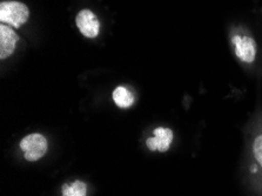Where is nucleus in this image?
<instances>
[{
  "label": "nucleus",
  "mask_w": 262,
  "mask_h": 196,
  "mask_svg": "<svg viewBox=\"0 0 262 196\" xmlns=\"http://www.w3.org/2000/svg\"><path fill=\"white\" fill-rule=\"evenodd\" d=\"M30 11L25 4L19 2H4L0 5V20L14 27H20L27 21Z\"/></svg>",
  "instance_id": "1"
},
{
  "label": "nucleus",
  "mask_w": 262,
  "mask_h": 196,
  "mask_svg": "<svg viewBox=\"0 0 262 196\" xmlns=\"http://www.w3.org/2000/svg\"><path fill=\"white\" fill-rule=\"evenodd\" d=\"M20 148L27 161H38L47 151V140L40 134H30L20 142Z\"/></svg>",
  "instance_id": "2"
},
{
  "label": "nucleus",
  "mask_w": 262,
  "mask_h": 196,
  "mask_svg": "<svg viewBox=\"0 0 262 196\" xmlns=\"http://www.w3.org/2000/svg\"><path fill=\"white\" fill-rule=\"evenodd\" d=\"M77 26L82 35L91 39L98 37L99 30H100V23L93 12L90 10H82L79 12L77 15Z\"/></svg>",
  "instance_id": "3"
},
{
  "label": "nucleus",
  "mask_w": 262,
  "mask_h": 196,
  "mask_svg": "<svg viewBox=\"0 0 262 196\" xmlns=\"http://www.w3.org/2000/svg\"><path fill=\"white\" fill-rule=\"evenodd\" d=\"M235 46V54L237 58L245 62H253L256 55V43L252 38L235 35L233 38Z\"/></svg>",
  "instance_id": "4"
},
{
  "label": "nucleus",
  "mask_w": 262,
  "mask_h": 196,
  "mask_svg": "<svg viewBox=\"0 0 262 196\" xmlns=\"http://www.w3.org/2000/svg\"><path fill=\"white\" fill-rule=\"evenodd\" d=\"M173 141V132L169 128L159 127L154 129V137L147 140V147L150 150H159L161 153L168 150L170 143Z\"/></svg>",
  "instance_id": "5"
},
{
  "label": "nucleus",
  "mask_w": 262,
  "mask_h": 196,
  "mask_svg": "<svg viewBox=\"0 0 262 196\" xmlns=\"http://www.w3.org/2000/svg\"><path fill=\"white\" fill-rule=\"evenodd\" d=\"M18 39V35L10 26H0V58L6 59L13 53Z\"/></svg>",
  "instance_id": "6"
},
{
  "label": "nucleus",
  "mask_w": 262,
  "mask_h": 196,
  "mask_svg": "<svg viewBox=\"0 0 262 196\" xmlns=\"http://www.w3.org/2000/svg\"><path fill=\"white\" fill-rule=\"evenodd\" d=\"M113 100L118 107L128 108L133 105L134 97L125 87H117L113 92Z\"/></svg>",
  "instance_id": "7"
},
{
  "label": "nucleus",
  "mask_w": 262,
  "mask_h": 196,
  "mask_svg": "<svg viewBox=\"0 0 262 196\" xmlns=\"http://www.w3.org/2000/svg\"><path fill=\"white\" fill-rule=\"evenodd\" d=\"M87 187L84 182L74 181L62 186V196H86Z\"/></svg>",
  "instance_id": "8"
},
{
  "label": "nucleus",
  "mask_w": 262,
  "mask_h": 196,
  "mask_svg": "<svg viewBox=\"0 0 262 196\" xmlns=\"http://www.w3.org/2000/svg\"><path fill=\"white\" fill-rule=\"evenodd\" d=\"M253 150L254 155H255V159L262 167V135H259V137L255 139L253 145Z\"/></svg>",
  "instance_id": "9"
}]
</instances>
